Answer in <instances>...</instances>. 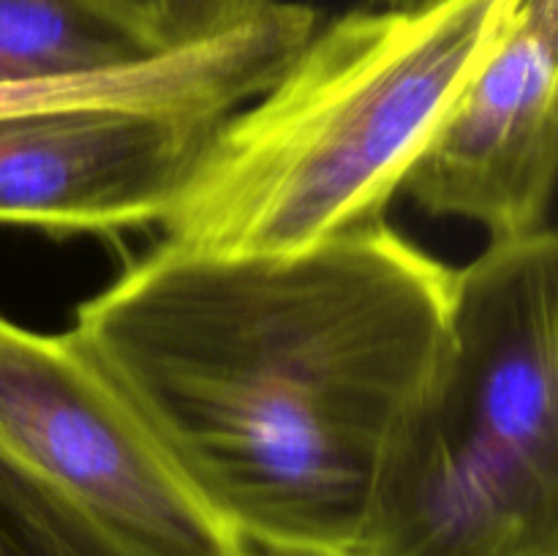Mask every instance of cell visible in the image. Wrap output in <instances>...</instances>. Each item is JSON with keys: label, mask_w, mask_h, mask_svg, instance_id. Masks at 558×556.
<instances>
[{"label": "cell", "mask_w": 558, "mask_h": 556, "mask_svg": "<svg viewBox=\"0 0 558 556\" xmlns=\"http://www.w3.org/2000/svg\"><path fill=\"white\" fill-rule=\"evenodd\" d=\"M452 287L387 221L287 254L163 240L69 336L240 543L352 551L445 358Z\"/></svg>", "instance_id": "obj_1"}, {"label": "cell", "mask_w": 558, "mask_h": 556, "mask_svg": "<svg viewBox=\"0 0 558 556\" xmlns=\"http://www.w3.org/2000/svg\"><path fill=\"white\" fill-rule=\"evenodd\" d=\"M518 0L354 9L218 123L161 223L216 254H287L387 221L425 142Z\"/></svg>", "instance_id": "obj_2"}, {"label": "cell", "mask_w": 558, "mask_h": 556, "mask_svg": "<svg viewBox=\"0 0 558 556\" xmlns=\"http://www.w3.org/2000/svg\"><path fill=\"white\" fill-rule=\"evenodd\" d=\"M558 169V0H518L414 161L403 191L490 240L550 227Z\"/></svg>", "instance_id": "obj_5"}, {"label": "cell", "mask_w": 558, "mask_h": 556, "mask_svg": "<svg viewBox=\"0 0 558 556\" xmlns=\"http://www.w3.org/2000/svg\"><path fill=\"white\" fill-rule=\"evenodd\" d=\"M0 467L44 499L183 556H238L98 365L65 333L0 314Z\"/></svg>", "instance_id": "obj_4"}, {"label": "cell", "mask_w": 558, "mask_h": 556, "mask_svg": "<svg viewBox=\"0 0 558 556\" xmlns=\"http://www.w3.org/2000/svg\"><path fill=\"white\" fill-rule=\"evenodd\" d=\"M238 556H360L357 551L343 548H308V545H262L243 543Z\"/></svg>", "instance_id": "obj_10"}, {"label": "cell", "mask_w": 558, "mask_h": 556, "mask_svg": "<svg viewBox=\"0 0 558 556\" xmlns=\"http://www.w3.org/2000/svg\"><path fill=\"white\" fill-rule=\"evenodd\" d=\"M145 11L169 49L207 41L234 31L276 0H131Z\"/></svg>", "instance_id": "obj_9"}, {"label": "cell", "mask_w": 558, "mask_h": 556, "mask_svg": "<svg viewBox=\"0 0 558 556\" xmlns=\"http://www.w3.org/2000/svg\"><path fill=\"white\" fill-rule=\"evenodd\" d=\"M223 118L118 104L0 114V223L161 227Z\"/></svg>", "instance_id": "obj_6"}, {"label": "cell", "mask_w": 558, "mask_h": 556, "mask_svg": "<svg viewBox=\"0 0 558 556\" xmlns=\"http://www.w3.org/2000/svg\"><path fill=\"white\" fill-rule=\"evenodd\" d=\"M360 556H558V238L456 270L450 341L398 431Z\"/></svg>", "instance_id": "obj_3"}, {"label": "cell", "mask_w": 558, "mask_h": 556, "mask_svg": "<svg viewBox=\"0 0 558 556\" xmlns=\"http://www.w3.org/2000/svg\"><path fill=\"white\" fill-rule=\"evenodd\" d=\"M161 52L169 47L131 0H0V87L101 74Z\"/></svg>", "instance_id": "obj_7"}, {"label": "cell", "mask_w": 558, "mask_h": 556, "mask_svg": "<svg viewBox=\"0 0 558 556\" xmlns=\"http://www.w3.org/2000/svg\"><path fill=\"white\" fill-rule=\"evenodd\" d=\"M381 9H417V5L430 3V0H376Z\"/></svg>", "instance_id": "obj_11"}, {"label": "cell", "mask_w": 558, "mask_h": 556, "mask_svg": "<svg viewBox=\"0 0 558 556\" xmlns=\"http://www.w3.org/2000/svg\"><path fill=\"white\" fill-rule=\"evenodd\" d=\"M0 556H178L123 534L69 527L0 480Z\"/></svg>", "instance_id": "obj_8"}]
</instances>
